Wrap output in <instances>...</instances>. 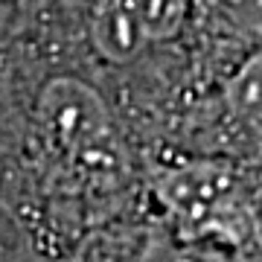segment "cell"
<instances>
[{"label": "cell", "mask_w": 262, "mask_h": 262, "mask_svg": "<svg viewBox=\"0 0 262 262\" xmlns=\"http://www.w3.org/2000/svg\"><path fill=\"white\" fill-rule=\"evenodd\" d=\"M225 111L248 143L262 151V50L251 53L225 84Z\"/></svg>", "instance_id": "3957f363"}, {"label": "cell", "mask_w": 262, "mask_h": 262, "mask_svg": "<svg viewBox=\"0 0 262 262\" xmlns=\"http://www.w3.org/2000/svg\"><path fill=\"white\" fill-rule=\"evenodd\" d=\"M192 15L219 41H253L262 35V0H192Z\"/></svg>", "instance_id": "277c9868"}, {"label": "cell", "mask_w": 262, "mask_h": 262, "mask_svg": "<svg viewBox=\"0 0 262 262\" xmlns=\"http://www.w3.org/2000/svg\"><path fill=\"white\" fill-rule=\"evenodd\" d=\"M192 0H99L91 18V44L105 61L128 64L146 50L184 32Z\"/></svg>", "instance_id": "7a4b0ae2"}, {"label": "cell", "mask_w": 262, "mask_h": 262, "mask_svg": "<svg viewBox=\"0 0 262 262\" xmlns=\"http://www.w3.org/2000/svg\"><path fill=\"white\" fill-rule=\"evenodd\" d=\"M38 128L47 143L94 181H114L125 172L114 114L105 96L79 76L50 79L35 102Z\"/></svg>", "instance_id": "6da1fadb"}]
</instances>
